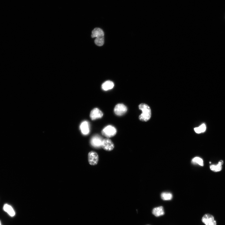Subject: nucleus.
<instances>
[{"mask_svg":"<svg viewBox=\"0 0 225 225\" xmlns=\"http://www.w3.org/2000/svg\"><path fill=\"white\" fill-rule=\"evenodd\" d=\"M138 108L142 111V114L139 116V119L142 122H147L150 119L151 116L150 107L146 104L142 103L139 105Z\"/></svg>","mask_w":225,"mask_h":225,"instance_id":"1","label":"nucleus"},{"mask_svg":"<svg viewBox=\"0 0 225 225\" xmlns=\"http://www.w3.org/2000/svg\"><path fill=\"white\" fill-rule=\"evenodd\" d=\"M116 128L111 125H108L102 131V135L107 138H111L115 136L116 133Z\"/></svg>","mask_w":225,"mask_h":225,"instance_id":"2","label":"nucleus"},{"mask_svg":"<svg viewBox=\"0 0 225 225\" xmlns=\"http://www.w3.org/2000/svg\"><path fill=\"white\" fill-rule=\"evenodd\" d=\"M127 111V107L122 103H119L115 106L114 111L115 114L119 116L123 115Z\"/></svg>","mask_w":225,"mask_h":225,"instance_id":"3","label":"nucleus"},{"mask_svg":"<svg viewBox=\"0 0 225 225\" xmlns=\"http://www.w3.org/2000/svg\"><path fill=\"white\" fill-rule=\"evenodd\" d=\"M103 140L101 136L98 135H95L91 139L90 144L95 148H100L101 147Z\"/></svg>","mask_w":225,"mask_h":225,"instance_id":"4","label":"nucleus"},{"mask_svg":"<svg viewBox=\"0 0 225 225\" xmlns=\"http://www.w3.org/2000/svg\"><path fill=\"white\" fill-rule=\"evenodd\" d=\"M101 147L106 151H111L114 149V145L110 140L106 138L103 140Z\"/></svg>","mask_w":225,"mask_h":225,"instance_id":"5","label":"nucleus"},{"mask_svg":"<svg viewBox=\"0 0 225 225\" xmlns=\"http://www.w3.org/2000/svg\"><path fill=\"white\" fill-rule=\"evenodd\" d=\"M88 161L90 165H96L99 161V156L98 154L94 151H91L88 154Z\"/></svg>","mask_w":225,"mask_h":225,"instance_id":"6","label":"nucleus"},{"mask_svg":"<svg viewBox=\"0 0 225 225\" xmlns=\"http://www.w3.org/2000/svg\"><path fill=\"white\" fill-rule=\"evenodd\" d=\"M202 221L206 225H216L213 216L209 214H206L203 216Z\"/></svg>","mask_w":225,"mask_h":225,"instance_id":"7","label":"nucleus"},{"mask_svg":"<svg viewBox=\"0 0 225 225\" xmlns=\"http://www.w3.org/2000/svg\"><path fill=\"white\" fill-rule=\"evenodd\" d=\"M103 115V112L98 108H96L91 112L90 116L91 119L94 120L102 118Z\"/></svg>","mask_w":225,"mask_h":225,"instance_id":"8","label":"nucleus"},{"mask_svg":"<svg viewBox=\"0 0 225 225\" xmlns=\"http://www.w3.org/2000/svg\"><path fill=\"white\" fill-rule=\"evenodd\" d=\"M80 128L82 133L84 135H87L89 133V123L87 121H84L81 123Z\"/></svg>","mask_w":225,"mask_h":225,"instance_id":"9","label":"nucleus"},{"mask_svg":"<svg viewBox=\"0 0 225 225\" xmlns=\"http://www.w3.org/2000/svg\"><path fill=\"white\" fill-rule=\"evenodd\" d=\"M3 210L11 217H14L15 215V212L14 209L10 205L5 204L3 206Z\"/></svg>","mask_w":225,"mask_h":225,"instance_id":"10","label":"nucleus"},{"mask_svg":"<svg viewBox=\"0 0 225 225\" xmlns=\"http://www.w3.org/2000/svg\"><path fill=\"white\" fill-rule=\"evenodd\" d=\"M152 213L153 215L157 217L163 216L165 214L163 206H159L155 208L152 210Z\"/></svg>","mask_w":225,"mask_h":225,"instance_id":"11","label":"nucleus"},{"mask_svg":"<svg viewBox=\"0 0 225 225\" xmlns=\"http://www.w3.org/2000/svg\"><path fill=\"white\" fill-rule=\"evenodd\" d=\"M114 86L113 82L109 80L107 81L102 85V88L104 90L107 91L113 88Z\"/></svg>","mask_w":225,"mask_h":225,"instance_id":"12","label":"nucleus"},{"mask_svg":"<svg viewBox=\"0 0 225 225\" xmlns=\"http://www.w3.org/2000/svg\"><path fill=\"white\" fill-rule=\"evenodd\" d=\"M104 33L103 30L100 28H95L92 31V38L99 36H104Z\"/></svg>","mask_w":225,"mask_h":225,"instance_id":"13","label":"nucleus"},{"mask_svg":"<svg viewBox=\"0 0 225 225\" xmlns=\"http://www.w3.org/2000/svg\"><path fill=\"white\" fill-rule=\"evenodd\" d=\"M161 196L162 199L164 201L171 200L173 198L172 194L170 193H163Z\"/></svg>","mask_w":225,"mask_h":225,"instance_id":"14","label":"nucleus"},{"mask_svg":"<svg viewBox=\"0 0 225 225\" xmlns=\"http://www.w3.org/2000/svg\"><path fill=\"white\" fill-rule=\"evenodd\" d=\"M95 43L99 46L103 45L104 43V37L101 36L97 37L95 40Z\"/></svg>","mask_w":225,"mask_h":225,"instance_id":"15","label":"nucleus"},{"mask_svg":"<svg viewBox=\"0 0 225 225\" xmlns=\"http://www.w3.org/2000/svg\"><path fill=\"white\" fill-rule=\"evenodd\" d=\"M192 163L194 164H198L201 166H204V163H203V159L198 157H196L194 158L192 160Z\"/></svg>","mask_w":225,"mask_h":225,"instance_id":"16","label":"nucleus"},{"mask_svg":"<svg viewBox=\"0 0 225 225\" xmlns=\"http://www.w3.org/2000/svg\"><path fill=\"white\" fill-rule=\"evenodd\" d=\"M206 129V127L205 124H203L200 127L194 129L195 131L198 133H200L202 132H204L205 131Z\"/></svg>","mask_w":225,"mask_h":225,"instance_id":"17","label":"nucleus"},{"mask_svg":"<svg viewBox=\"0 0 225 225\" xmlns=\"http://www.w3.org/2000/svg\"><path fill=\"white\" fill-rule=\"evenodd\" d=\"M210 169L214 172H217L220 171L222 170V166L220 165V164H218L217 165H212L210 167Z\"/></svg>","mask_w":225,"mask_h":225,"instance_id":"18","label":"nucleus"},{"mask_svg":"<svg viewBox=\"0 0 225 225\" xmlns=\"http://www.w3.org/2000/svg\"><path fill=\"white\" fill-rule=\"evenodd\" d=\"M219 164H220V165H222L223 164V161H220L219 162Z\"/></svg>","mask_w":225,"mask_h":225,"instance_id":"19","label":"nucleus"},{"mask_svg":"<svg viewBox=\"0 0 225 225\" xmlns=\"http://www.w3.org/2000/svg\"><path fill=\"white\" fill-rule=\"evenodd\" d=\"M0 225H2L1 221H0Z\"/></svg>","mask_w":225,"mask_h":225,"instance_id":"20","label":"nucleus"},{"mask_svg":"<svg viewBox=\"0 0 225 225\" xmlns=\"http://www.w3.org/2000/svg\"></svg>","mask_w":225,"mask_h":225,"instance_id":"21","label":"nucleus"}]
</instances>
